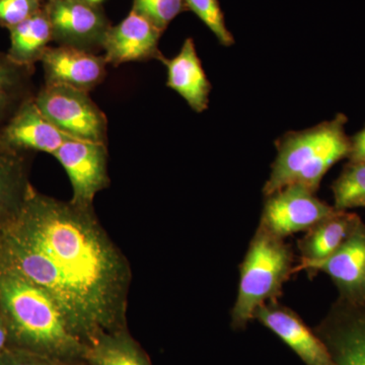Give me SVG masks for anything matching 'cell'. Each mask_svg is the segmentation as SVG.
<instances>
[{"mask_svg":"<svg viewBox=\"0 0 365 365\" xmlns=\"http://www.w3.org/2000/svg\"><path fill=\"white\" fill-rule=\"evenodd\" d=\"M0 269L43 288L88 345L127 328L130 265L93 206L32 187L20 211L0 227Z\"/></svg>","mask_w":365,"mask_h":365,"instance_id":"1","label":"cell"},{"mask_svg":"<svg viewBox=\"0 0 365 365\" xmlns=\"http://www.w3.org/2000/svg\"><path fill=\"white\" fill-rule=\"evenodd\" d=\"M0 312L11 348L83 365L88 345L72 331L54 299L32 281L0 269Z\"/></svg>","mask_w":365,"mask_h":365,"instance_id":"2","label":"cell"},{"mask_svg":"<svg viewBox=\"0 0 365 365\" xmlns=\"http://www.w3.org/2000/svg\"><path fill=\"white\" fill-rule=\"evenodd\" d=\"M346 122L347 118L339 114L330 121L280 137L275 143L277 155L264 185V196L290 185H300L317 193L327 172L349 157L351 143L345 132Z\"/></svg>","mask_w":365,"mask_h":365,"instance_id":"3","label":"cell"},{"mask_svg":"<svg viewBox=\"0 0 365 365\" xmlns=\"http://www.w3.org/2000/svg\"><path fill=\"white\" fill-rule=\"evenodd\" d=\"M294 252L284 239L259 225L240 272L239 294L232 311V326L242 330L267 302H278L284 283L294 275Z\"/></svg>","mask_w":365,"mask_h":365,"instance_id":"4","label":"cell"},{"mask_svg":"<svg viewBox=\"0 0 365 365\" xmlns=\"http://www.w3.org/2000/svg\"><path fill=\"white\" fill-rule=\"evenodd\" d=\"M34 101L53 124L78 140L106 143L108 121L88 91L66 86L45 85Z\"/></svg>","mask_w":365,"mask_h":365,"instance_id":"5","label":"cell"},{"mask_svg":"<svg viewBox=\"0 0 365 365\" xmlns=\"http://www.w3.org/2000/svg\"><path fill=\"white\" fill-rule=\"evenodd\" d=\"M337 211L318 198L316 192L300 185H290L266 197L260 225L285 239L297 232H307Z\"/></svg>","mask_w":365,"mask_h":365,"instance_id":"6","label":"cell"},{"mask_svg":"<svg viewBox=\"0 0 365 365\" xmlns=\"http://www.w3.org/2000/svg\"><path fill=\"white\" fill-rule=\"evenodd\" d=\"M53 41L60 46L96 53L103 49L111 24L100 4L81 0H46Z\"/></svg>","mask_w":365,"mask_h":365,"instance_id":"7","label":"cell"},{"mask_svg":"<svg viewBox=\"0 0 365 365\" xmlns=\"http://www.w3.org/2000/svg\"><path fill=\"white\" fill-rule=\"evenodd\" d=\"M52 155L71 180V202L93 206L96 195L109 185L107 143L71 139Z\"/></svg>","mask_w":365,"mask_h":365,"instance_id":"8","label":"cell"},{"mask_svg":"<svg viewBox=\"0 0 365 365\" xmlns=\"http://www.w3.org/2000/svg\"><path fill=\"white\" fill-rule=\"evenodd\" d=\"M314 331L333 365H365V304L338 299Z\"/></svg>","mask_w":365,"mask_h":365,"instance_id":"9","label":"cell"},{"mask_svg":"<svg viewBox=\"0 0 365 365\" xmlns=\"http://www.w3.org/2000/svg\"><path fill=\"white\" fill-rule=\"evenodd\" d=\"M307 271L324 272L339 292V299L354 304H365V225L359 223L337 251L324 260L300 263L294 274Z\"/></svg>","mask_w":365,"mask_h":365,"instance_id":"10","label":"cell"},{"mask_svg":"<svg viewBox=\"0 0 365 365\" xmlns=\"http://www.w3.org/2000/svg\"><path fill=\"white\" fill-rule=\"evenodd\" d=\"M254 319L279 337L304 364L333 365L323 341L289 307L267 302L257 309Z\"/></svg>","mask_w":365,"mask_h":365,"instance_id":"11","label":"cell"},{"mask_svg":"<svg viewBox=\"0 0 365 365\" xmlns=\"http://www.w3.org/2000/svg\"><path fill=\"white\" fill-rule=\"evenodd\" d=\"M162 35L160 29L131 11L121 23L108 31L103 43L106 61L119 66L127 62L158 60L162 56L158 50Z\"/></svg>","mask_w":365,"mask_h":365,"instance_id":"12","label":"cell"},{"mask_svg":"<svg viewBox=\"0 0 365 365\" xmlns=\"http://www.w3.org/2000/svg\"><path fill=\"white\" fill-rule=\"evenodd\" d=\"M41 62L45 85L66 86L88 93L104 81L108 64L104 56L96 53L60 45L48 48Z\"/></svg>","mask_w":365,"mask_h":365,"instance_id":"13","label":"cell"},{"mask_svg":"<svg viewBox=\"0 0 365 365\" xmlns=\"http://www.w3.org/2000/svg\"><path fill=\"white\" fill-rule=\"evenodd\" d=\"M0 139L24 153L34 150L53 155L62 144L73 138L60 130L41 112L33 97L21 105L0 130Z\"/></svg>","mask_w":365,"mask_h":365,"instance_id":"14","label":"cell"},{"mask_svg":"<svg viewBox=\"0 0 365 365\" xmlns=\"http://www.w3.org/2000/svg\"><path fill=\"white\" fill-rule=\"evenodd\" d=\"M158 60L167 67V86L179 93L194 112H205L212 86L204 71L194 40L187 38L174 58L162 54Z\"/></svg>","mask_w":365,"mask_h":365,"instance_id":"15","label":"cell"},{"mask_svg":"<svg viewBox=\"0 0 365 365\" xmlns=\"http://www.w3.org/2000/svg\"><path fill=\"white\" fill-rule=\"evenodd\" d=\"M26 155L0 139V227L20 211L32 188Z\"/></svg>","mask_w":365,"mask_h":365,"instance_id":"16","label":"cell"},{"mask_svg":"<svg viewBox=\"0 0 365 365\" xmlns=\"http://www.w3.org/2000/svg\"><path fill=\"white\" fill-rule=\"evenodd\" d=\"M361 222V218L355 213L338 210L335 215L307 230V235L297 242L302 255L300 263L328 258L344 244Z\"/></svg>","mask_w":365,"mask_h":365,"instance_id":"17","label":"cell"},{"mask_svg":"<svg viewBox=\"0 0 365 365\" xmlns=\"http://www.w3.org/2000/svg\"><path fill=\"white\" fill-rule=\"evenodd\" d=\"M9 31L11 47L6 53L7 57L21 66L34 68L53 41L52 26L45 6L39 13Z\"/></svg>","mask_w":365,"mask_h":365,"instance_id":"18","label":"cell"},{"mask_svg":"<svg viewBox=\"0 0 365 365\" xmlns=\"http://www.w3.org/2000/svg\"><path fill=\"white\" fill-rule=\"evenodd\" d=\"M83 365H153L141 346L123 328L103 334L86 348Z\"/></svg>","mask_w":365,"mask_h":365,"instance_id":"19","label":"cell"},{"mask_svg":"<svg viewBox=\"0 0 365 365\" xmlns=\"http://www.w3.org/2000/svg\"><path fill=\"white\" fill-rule=\"evenodd\" d=\"M34 68L18 66L0 53V130L34 97Z\"/></svg>","mask_w":365,"mask_h":365,"instance_id":"20","label":"cell"},{"mask_svg":"<svg viewBox=\"0 0 365 365\" xmlns=\"http://www.w3.org/2000/svg\"><path fill=\"white\" fill-rule=\"evenodd\" d=\"M334 207L338 210L362 207L365 202V160L349 162L333 182Z\"/></svg>","mask_w":365,"mask_h":365,"instance_id":"21","label":"cell"},{"mask_svg":"<svg viewBox=\"0 0 365 365\" xmlns=\"http://www.w3.org/2000/svg\"><path fill=\"white\" fill-rule=\"evenodd\" d=\"M185 4L188 11H193L213 33L220 45L230 47L235 44L234 36L225 24L220 0H185Z\"/></svg>","mask_w":365,"mask_h":365,"instance_id":"22","label":"cell"},{"mask_svg":"<svg viewBox=\"0 0 365 365\" xmlns=\"http://www.w3.org/2000/svg\"><path fill=\"white\" fill-rule=\"evenodd\" d=\"M131 11L143 16L163 33L180 14L188 9L185 0H133Z\"/></svg>","mask_w":365,"mask_h":365,"instance_id":"23","label":"cell"},{"mask_svg":"<svg viewBox=\"0 0 365 365\" xmlns=\"http://www.w3.org/2000/svg\"><path fill=\"white\" fill-rule=\"evenodd\" d=\"M46 0H0V26L7 30L39 13Z\"/></svg>","mask_w":365,"mask_h":365,"instance_id":"24","label":"cell"},{"mask_svg":"<svg viewBox=\"0 0 365 365\" xmlns=\"http://www.w3.org/2000/svg\"><path fill=\"white\" fill-rule=\"evenodd\" d=\"M0 365H76L60 361V360L25 351V350L9 348L0 354Z\"/></svg>","mask_w":365,"mask_h":365,"instance_id":"25","label":"cell"},{"mask_svg":"<svg viewBox=\"0 0 365 365\" xmlns=\"http://www.w3.org/2000/svg\"><path fill=\"white\" fill-rule=\"evenodd\" d=\"M350 162L365 160V127L350 138Z\"/></svg>","mask_w":365,"mask_h":365,"instance_id":"26","label":"cell"},{"mask_svg":"<svg viewBox=\"0 0 365 365\" xmlns=\"http://www.w3.org/2000/svg\"><path fill=\"white\" fill-rule=\"evenodd\" d=\"M11 348V339H9V327L6 319L0 312V354Z\"/></svg>","mask_w":365,"mask_h":365,"instance_id":"27","label":"cell"},{"mask_svg":"<svg viewBox=\"0 0 365 365\" xmlns=\"http://www.w3.org/2000/svg\"><path fill=\"white\" fill-rule=\"evenodd\" d=\"M81 1L91 2V4H100V6H102V4L105 0H81Z\"/></svg>","mask_w":365,"mask_h":365,"instance_id":"28","label":"cell"},{"mask_svg":"<svg viewBox=\"0 0 365 365\" xmlns=\"http://www.w3.org/2000/svg\"><path fill=\"white\" fill-rule=\"evenodd\" d=\"M362 207H365V202L364 203V205H362Z\"/></svg>","mask_w":365,"mask_h":365,"instance_id":"29","label":"cell"}]
</instances>
